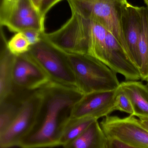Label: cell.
<instances>
[{"label":"cell","instance_id":"cell-1","mask_svg":"<svg viewBox=\"0 0 148 148\" xmlns=\"http://www.w3.org/2000/svg\"><path fill=\"white\" fill-rule=\"evenodd\" d=\"M41 101L35 124L19 144L21 148L59 146L63 124L75 103L82 97L78 90L50 82L40 89Z\"/></svg>","mask_w":148,"mask_h":148},{"label":"cell","instance_id":"cell-2","mask_svg":"<svg viewBox=\"0 0 148 148\" xmlns=\"http://www.w3.org/2000/svg\"><path fill=\"white\" fill-rule=\"evenodd\" d=\"M67 1L71 12L103 25L115 37L128 57L136 66L127 44L123 26V12L128 3L127 0Z\"/></svg>","mask_w":148,"mask_h":148},{"label":"cell","instance_id":"cell-3","mask_svg":"<svg viewBox=\"0 0 148 148\" xmlns=\"http://www.w3.org/2000/svg\"><path fill=\"white\" fill-rule=\"evenodd\" d=\"M66 54L75 76L77 88L82 94L119 88L120 83L117 73L101 62L88 54Z\"/></svg>","mask_w":148,"mask_h":148},{"label":"cell","instance_id":"cell-4","mask_svg":"<svg viewBox=\"0 0 148 148\" xmlns=\"http://www.w3.org/2000/svg\"><path fill=\"white\" fill-rule=\"evenodd\" d=\"M28 53L47 75L50 82L72 88L77 82L67 54L42 37Z\"/></svg>","mask_w":148,"mask_h":148},{"label":"cell","instance_id":"cell-5","mask_svg":"<svg viewBox=\"0 0 148 148\" xmlns=\"http://www.w3.org/2000/svg\"><path fill=\"white\" fill-rule=\"evenodd\" d=\"M88 54L100 61L127 81L141 79L140 69L128 57L111 33L98 35L89 44Z\"/></svg>","mask_w":148,"mask_h":148},{"label":"cell","instance_id":"cell-6","mask_svg":"<svg viewBox=\"0 0 148 148\" xmlns=\"http://www.w3.org/2000/svg\"><path fill=\"white\" fill-rule=\"evenodd\" d=\"M42 36L50 43L66 53L88 54L89 27L87 18L72 12L70 19L60 29Z\"/></svg>","mask_w":148,"mask_h":148},{"label":"cell","instance_id":"cell-7","mask_svg":"<svg viewBox=\"0 0 148 148\" xmlns=\"http://www.w3.org/2000/svg\"><path fill=\"white\" fill-rule=\"evenodd\" d=\"M41 101L40 89L34 91L23 103L10 127L0 135L1 148L19 147L35 124Z\"/></svg>","mask_w":148,"mask_h":148},{"label":"cell","instance_id":"cell-8","mask_svg":"<svg viewBox=\"0 0 148 148\" xmlns=\"http://www.w3.org/2000/svg\"><path fill=\"white\" fill-rule=\"evenodd\" d=\"M100 125L107 137L133 147L148 148V130L134 116L124 118L107 116Z\"/></svg>","mask_w":148,"mask_h":148},{"label":"cell","instance_id":"cell-9","mask_svg":"<svg viewBox=\"0 0 148 148\" xmlns=\"http://www.w3.org/2000/svg\"><path fill=\"white\" fill-rule=\"evenodd\" d=\"M118 88L114 90L83 95L73 107L70 117H89L98 120L109 115L115 111V101Z\"/></svg>","mask_w":148,"mask_h":148},{"label":"cell","instance_id":"cell-10","mask_svg":"<svg viewBox=\"0 0 148 148\" xmlns=\"http://www.w3.org/2000/svg\"><path fill=\"white\" fill-rule=\"evenodd\" d=\"M12 80L13 87L30 91L37 90L50 82L28 53L14 56Z\"/></svg>","mask_w":148,"mask_h":148},{"label":"cell","instance_id":"cell-11","mask_svg":"<svg viewBox=\"0 0 148 148\" xmlns=\"http://www.w3.org/2000/svg\"><path fill=\"white\" fill-rule=\"evenodd\" d=\"M44 21L30 0H20L1 26L7 27L16 33L30 29L43 33H45Z\"/></svg>","mask_w":148,"mask_h":148},{"label":"cell","instance_id":"cell-12","mask_svg":"<svg viewBox=\"0 0 148 148\" xmlns=\"http://www.w3.org/2000/svg\"><path fill=\"white\" fill-rule=\"evenodd\" d=\"M123 26L127 44L136 64L140 69L141 60L139 43L141 22L138 7L133 6L129 3L127 4L123 12Z\"/></svg>","mask_w":148,"mask_h":148},{"label":"cell","instance_id":"cell-13","mask_svg":"<svg viewBox=\"0 0 148 148\" xmlns=\"http://www.w3.org/2000/svg\"><path fill=\"white\" fill-rule=\"evenodd\" d=\"M120 88L129 98L134 109V116L148 120V86L137 81L120 83Z\"/></svg>","mask_w":148,"mask_h":148},{"label":"cell","instance_id":"cell-14","mask_svg":"<svg viewBox=\"0 0 148 148\" xmlns=\"http://www.w3.org/2000/svg\"><path fill=\"white\" fill-rule=\"evenodd\" d=\"M8 41L1 33L0 53V101L10 95L13 88L12 69L14 56L7 48Z\"/></svg>","mask_w":148,"mask_h":148},{"label":"cell","instance_id":"cell-15","mask_svg":"<svg viewBox=\"0 0 148 148\" xmlns=\"http://www.w3.org/2000/svg\"><path fill=\"white\" fill-rule=\"evenodd\" d=\"M107 137L98 120L94 121L80 136L63 148H105Z\"/></svg>","mask_w":148,"mask_h":148},{"label":"cell","instance_id":"cell-16","mask_svg":"<svg viewBox=\"0 0 148 148\" xmlns=\"http://www.w3.org/2000/svg\"><path fill=\"white\" fill-rule=\"evenodd\" d=\"M97 120L91 117L71 118L63 124L59 140V146L64 147L83 134Z\"/></svg>","mask_w":148,"mask_h":148},{"label":"cell","instance_id":"cell-17","mask_svg":"<svg viewBox=\"0 0 148 148\" xmlns=\"http://www.w3.org/2000/svg\"><path fill=\"white\" fill-rule=\"evenodd\" d=\"M141 22L139 49L140 56V71L141 79L148 80V7H138Z\"/></svg>","mask_w":148,"mask_h":148},{"label":"cell","instance_id":"cell-18","mask_svg":"<svg viewBox=\"0 0 148 148\" xmlns=\"http://www.w3.org/2000/svg\"><path fill=\"white\" fill-rule=\"evenodd\" d=\"M31 45L22 32L16 33L7 42V48L14 56L27 53L30 49Z\"/></svg>","mask_w":148,"mask_h":148},{"label":"cell","instance_id":"cell-19","mask_svg":"<svg viewBox=\"0 0 148 148\" xmlns=\"http://www.w3.org/2000/svg\"><path fill=\"white\" fill-rule=\"evenodd\" d=\"M114 110H119L134 116V111L132 103L127 96L119 86L118 92L115 101Z\"/></svg>","mask_w":148,"mask_h":148},{"label":"cell","instance_id":"cell-20","mask_svg":"<svg viewBox=\"0 0 148 148\" xmlns=\"http://www.w3.org/2000/svg\"><path fill=\"white\" fill-rule=\"evenodd\" d=\"M19 1L20 0H1L0 7L1 25L7 20Z\"/></svg>","mask_w":148,"mask_h":148},{"label":"cell","instance_id":"cell-21","mask_svg":"<svg viewBox=\"0 0 148 148\" xmlns=\"http://www.w3.org/2000/svg\"><path fill=\"white\" fill-rule=\"evenodd\" d=\"M21 32L23 34L31 46L35 45L41 41V35L43 33L37 29H26Z\"/></svg>","mask_w":148,"mask_h":148},{"label":"cell","instance_id":"cell-22","mask_svg":"<svg viewBox=\"0 0 148 148\" xmlns=\"http://www.w3.org/2000/svg\"><path fill=\"white\" fill-rule=\"evenodd\" d=\"M61 1L62 0H41L39 8V13L42 18L44 19L45 16L50 10Z\"/></svg>","mask_w":148,"mask_h":148},{"label":"cell","instance_id":"cell-23","mask_svg":"<svg viewBox=\"0 0 148 148\" xmlns=\"http://www.w3.org/2000/svg\"><path fill=\"white\" fill-rule=\"evenodd\" d=\"M107 137V136H106ZM105 148H144L130 146L117 139L107 137Z\"/></svg>","mask_w":148,"mask_h":148},{"label":"cell","instance_id":"cell-24","mask_svg":"<svg viewBox=\"0 0 148 148\" xmlns=\"http://www.w3.org/2000/svg\"><path fill=\"white\" fill-rule=\"evenodd\" d=\"M30 1H31V2L32 3L34 6L35 8L39 12V8H40L41 0H30Z\"/></svg>","mask_w":148,"mask_h":148},{"label":"cell","instance_id":"cell-25","mask_svg":"<svg viewBox=\"0 0 148 148\" xmlns=\"http://www.w3.org/2000/svg\"><path fill=\"white\" fill-rule=\"evenodd\" d=\"M142 126L148 130V120L139 119Z\"/></svg>","mask_w":148,"mask_h":148},{"label":"cell","instance_id":"cell-26","mask_svg":"<svg viewBox=\"0 0 148 148\" xmlns=\"http://www.w3.org/2000/svg\"><path fill=\"white\" fill-rule=\"evenodd\" d=\"M144 1H145V3L147 4V6L148 7V0H144Z\"/></svg>","mask_w":148,"mask_h":148},{"label":"cell","instance_id":"cell-27","mask_svg":"<svg viewBox=\"0 0 148 148\" xmlns=\"http://www.w3.org/2000/svg\"><path fill=\"white\" fill-rule=\"evenodd\" d=\"M147 82H148V84H147L148 85H148V81H147Z\"/></svg>","mask_w":148,"mask_h":148}]
</instances>
